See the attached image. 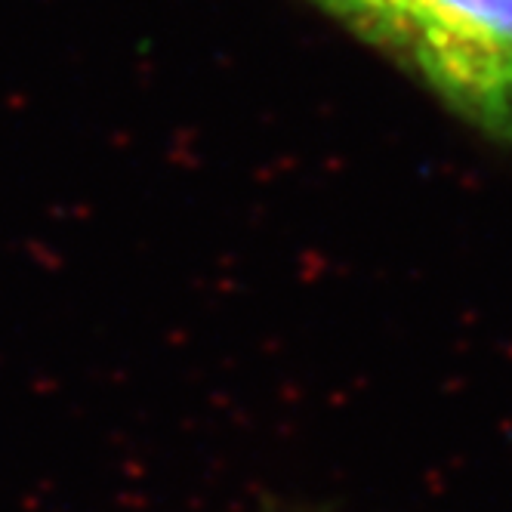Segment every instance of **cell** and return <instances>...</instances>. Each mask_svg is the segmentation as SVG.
Segmentation results:
<instances>
[{
	"instance_id": "6da1fadb",
	"label": "cell",
	"mask_w": 512,
	"mask_h": 512,
	"mask_svg": "<svg viewBox=\"0 0 512 512\" xmlns=\"http://www.w3.org/2000/svg\"><path fill=\"white\" fill-rule=\"evenodd\" d=\"M377 47L475 130L512 145V0H398Z\"/></svg>"
},
{
	"instance_id": "7a4b0ae2",
	"label": "cell",
	"mask_w": 512,
	"mask_h": 512,
	"mask_svg": "<svg viewBox=\"0 0 512 512\" xmlns=\"http://www.w3.org/2000/svg\"><path fill=\"white\" fill-rule=\"evenodd\" d=\"M315 4L337 16L340 22H346L361 38L377 44L398 0H315Z\"/></svg>"
}]
</instances>
